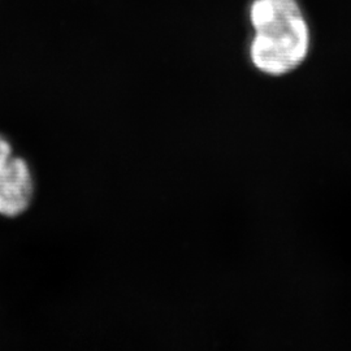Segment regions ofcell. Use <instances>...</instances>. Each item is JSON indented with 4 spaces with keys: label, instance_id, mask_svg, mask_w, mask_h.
<instances>
[{
    "label": "cell",
    "instance_id": "cell-2",
    "mask_svg": "<svg viewBox=\"0 0 351 351\" xmlns=\"http://www.w3.org/2000/svg\"><path fill=\"white\" fill-rule=\"evenodd\" d=\"M37 193L32 165L11 138L0 132V217L17 219L25 215Z\"/></svg>",
    "mask_w": 351,
    "mask_h": 351
},
{
    "label": "cell",
    "instance_id": "cell-1",
    "mask_svg": "<svg viewBox=\"0 0 351 351\" xmlns=\"http://www.w3.org/2000/svg\"><path fill=\"white\" fill-rule=\"evenodd\" d=\"M250 20L255 36L249 56L261 75L281 78L301 68L311 37L297 0H255Z\"/></svg>",
    "mask_w": 351,
    "mask_h": 351
}]
</instances>
